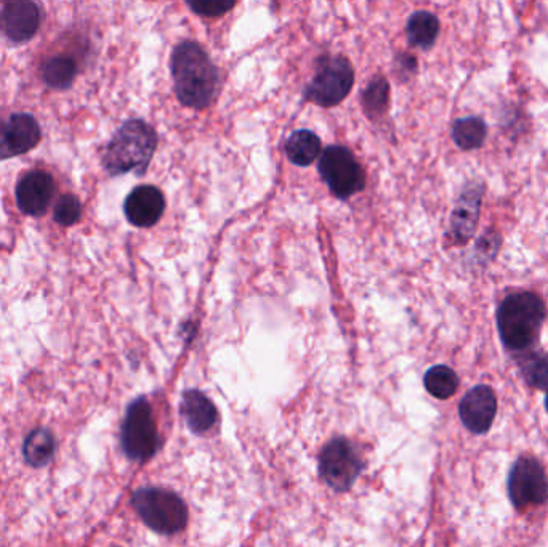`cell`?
<instances>
[{"label": "cell", "instance_id": "6da1fadb", "mask_svg": "<svg viewBox=\"0 0 548 547\" xmlns=\"http://www.w3.org/2000/svg\"><path fill=\"white\" fill-rule=\"evenodd\" d=\"M170 71L178 100L193 110H206L217 94L220 77L201 45L180 42L170 57Z\"/></svg>", "mask_w": 548, "mask_h": 547}, {"label": "cell", "instance_id": "7a4b0ae2", "mask_svg": "<svg viewBox=\"0 0 548 547\" xmlns=\"http://www.w3.org/2000/svg\"><path fill=\"white\" fill-rule=\"evenodd\" d=\"M547 317L544 300L534 292H515L497 310V329L505 347L515 352L531 349L539 341Z\"/></svg>", "mask_w": 548, "mask_h": 547}, {"label": "cell", "instance_id": "3957f363", "mask_svg": "<svg viewBox=\"0 0 548 547\" xmlns=\"http://www.w3.org/2000/svg\"><path fill=\"white\" fill-rule=\"evenodd\" d=\"M158 148V135L150 124L132 119L117 129L103 154V166L111 177L143 174Z\"/></svg>", "mask_w": 548, "mask_h": 547}, {"label": "cell", "instance_id": "277c9868", "mask_svg": "<svg viewBox=\"0 0 548 547\" xmlns=\"http://www.w3.org/2000/svg\"><path fill=\"white\" fill-rule=\"evenodd\" d=\"M132 504L143 522L162 535H172L186 527L188 511L185 503L172 491L140 488L133 493Z\"/></svg>", "mask_w": 548, "mask_h": 547}, {"label": "cell", "instance_id": "5b68a950", "mask_svg": "<svg viewBox=\"0 0 548 547\" xmlns=\"http://www.w3.org/2000/svg\"><path fill=\"white\" fill-rule=\"evenodd\" d=\"M355 84L350 61L340 55H324L316 61L315 76L305 89V100L324 108L339 105Z\"/></svg>", "mask_w": 548, "mask_h": 547}, {"label": "cell", "instance_id": "8992f818", "mask_svg": "<svg viewBox=\"0 0 548 547\" xmlns=\"http://www.w3.org/2000/svg\"><path fill=\"white\" fill-rule=\"evenodd\" d=\"M122 450L132 461H148L159 448L153 410L145 398H137L125 413L121 429Z\"/></svg>", "mask_w": 548, "mask_h": 547}, {"label": "cell", "instance_id": "52a82bcc", "mask_svg": "<svg viewBox=\"0 0 548 547\" xmlns=\"http://www.w3.org/2000/svg\"><path fill=\"white\" fill-rule=\"evenodd\" d=\"M319 174L339 199H348L364 190L366 175L355 154L345 146H329L319 159Z\"/></svg>", "mask_w": 548, "mask_h": 547}, {"label": "cell", "instance_id": "ba28073f", "mask_svg": "<svg viewBox=\"0 0 548 547\" xmlns=\"http://www.w3.org/2000/svg\"><path fill=\"white\" fill-rule=\"evenodd\" d=\"M508 495L513 506L520 511L547 501V475L537 459L523 456L513 464L508 474Z\"/></svg>", "mask_w": 548, "mask_h": 547}, {"label": "cell", "instance_id": "9c48e42d", "mask_svg": "<svg viewBox=\"0 0 548 547\" xmlns=\"http://www.w3.org/2000/svg\"><path fill=\"white\" fill-rule=\"evenodd\" d=\"M361 469L363 462L347 438H335L324 446L319 458V474L335 491L350 490Z\"/></svg>", "mask_w": 548, "mask_h": 547}, {"label": "cell", "instance_id": "30bf717a", "mask_svg": "<svg viewBox=\"0 0 548 547\" xmlns=\"http://www.w3.org/2000/svg\"><path fill=\"white\" fill-rule=\"evenodd\" d=\"M39 122L28 113H15L0 122V161L17 158L34 150L41 142Z\"/></svg>", "mask_w": 548, "mask_h": 547}, {"label": "cell", "instance_id": "8fae6325", "mask_svg": "<svg viewBox=\"0 0 548 547\" xmlns=\"http://www.w3.org/2000/svg\"><path fill=\"white\" fill-rule=\"evenodd\" d=\"M41 7L29 2H7L0 7V31L13 44H23L36 36L41 26Z\"/></svg>", "mask_w": 548, "mask_h": 547}, {"label": "cell", "instance_id": "7c38bea8", "mask_svg": "<svg viewBox=\"0 0 548 547\" xmlns=\"http://www.w3.org/2000/svg\"><path fill=\"white\" fill-rule=\"evenodd\" d=\"M497 397L489 385H476L459 405V416L473 434H486L496 418Z\"/></svg>", "mask_w": 548, "mask_h": 547}, {"label": "cell", "instance_id": "4fadbf2b", "mask_svg": "<svg viewBox=\"0 0 548 547\" xmlns=\"http://www.w3.org/2000/svg\"><path fill=\"white\" fill-rule=\"evenodd\" d=\"M15 193L23 214L41 217L52 203L55 182L49 172L31 171L21 177Z\"/></svg>", "mask_w": 548, "mask_h": 547}, {"label": "cell", "instance_id": "5bb4252c", "mask_svg": "<svg viewBox=\"0 0 548 547\" xmlns=\"http://www.w3.org/2000/svg\"><path fill=\"white\" fill-rule=\"evenodd\" d=\"M166 211V198L159 188L142 185L133 188L124 203V214L132 225L150 228L161 220Z\"/></svg>", "mask_w": 548, "mask_h": 547}, {"label": "cell", "instance_id": "9a60e30c", "mask_svg": "<svg viewBox=\"0 0 548 547\" xmlns=\"http://www.w3.org/2000/svg\"><path fill=\"white\" fill-rule=\"evenodd\" d=\"M481 201H483V185L472 183L462 193L452 214L451 231L456 243L465 244L470 241L478 225Z\"/></svg>", "mask_w": 548, "mask_h": 547}, {"label": "cell", "instance_id": "2e32d148", "mask_svg": "<svg viewBox=\"0 0 548 547\" xmlns=\"http://www.w3.org/2000/svg\"><path fill=\"white\" fill-rule=\"evenodd\" d=\"M182 414L188 427L196 434H206L218 418L214 403L199 390H188L183 395Z\"/></svg>", "mask_w": 548, "mask_h": 547}, {"label": "cell", "instance_id": "e0dca14e", "mask_svg": "<svg viewBox=\"0 0 548 547\" xmlns=\"http://www.w3.org/2000/svg\"><path fill=\"white\" fill-rule=\"evenodd\" d=\"M286 154L295 166H310L321 154V140L310 130H297L287 138Z\"/></svg>", "mask_w": 548, "mask_h": 547}, {"label": "cell", "instance_id": "ac0fdd59", "mask_svg": "<svg viewBox=\"0 0 548 547\" xmlns=\"http://www.w3.org/2000/svg\"><path fill=\"white\" fill-rule=\"evenodd\" d=\"M406 33L412 47L432 49L440 34V21L433 13L416 12L407 21Z\"/></svg>", "mask_w": 548, "mask_h": 547}, {"label": "cell", "instance_id": "d6986e66", "mask_svg": "<svg viewBox=\"0 0 548 547\" xmlns=\"http://www.w3.org/2000/svg\"><path fill=\"white\" fill-rule=\"evenodd\" d=\"M55 454V437L45 427L34 429L23 443V456L29 466L41 469L52 461Z\"/></svg>", "mask_w": 548, "mask_h": 547}, {"label": "cell", "instance_id": "ffe728a7", "mask_svg": "<svg viewBox=\"0 0 548 547\" xmlns=\"http://www.w3.org/2000/svg\"><path fill=\"white\" fill-rule=\"evenodd\" d=\"M516 363L524 381L528 382L532 389L548 392V355L536 350H524L516 355Z\"/></svg>", "mask_w": 548, "mask_h": 547}, {"label": "cell", "instance_id": "44dd1931", "mask_svg": "<svg viewBox=\"0 0 548 547\" xmlns=\"http://www.w3.org/2000/svg\"><path fill=\"white\" fill-rule=\"evenodd\" d=\"M488 135L486 124L480 118L457 119L452 126V138L464 151L478 150Z\"/></svg>", "mask_w": 548, "mask_h": 547}, {"label": "cell", "instance_id": "7402d4cb", "mask_svg": "<svg viewBox=\"0 0 548 547\" xmlns=\"http://www.w3.org/2000/svg\"><path fill=\"white\" fill-rule=\"evenodd\" d=\"M77 66L73 58L53 57L42 68V79L52 89L65 90L73 86Z\"/></svg>", "mask_w": 548, "mask_h": 547}, {"label": "cell", "instance_id": "603a6c76", "mask_svg": "<svg viewBox=\"0 0 548 547\" xmlns=\"http://www.w3.org/2000/svg\"><path fill=\"white\" fill-rule=\"evenodd\" d=\"M425 389L428 394L440 400H448L459 389V376L449 366H433L425 374Z\"/></svg>", "mask_w": 548, "mask_h": 547}, {"label": "cell", "instance_id": "cb8c5ba5", "mask_svg": "<svg viewBox=\"0 0 548 547\" xmlns=\"http://www.w3.org/2000/svg\"><path fill=\"white\" fill-rule=\"evenodd\" d=\"M388 82L383 76H375L363 95V108L369 118L380 116L388 108Z\"/></svg>", "mask_w": 548, "mask_h": 547}, {"label": "cell", "instance_id": "d4e9b609", "mask_svg": "<svg viewBox=\"0 0 548 547\" xmlns=\"http://www.w3.org/2000/svg\"><path fill=\"white\" fill-rule=\"evenodd\" d=\"M81 201L74 195H63L58 199L53 209V219L61 227H71L81 220Z\"/></svg>", "mask_w": 548, "mask_h": 547}, {"label": "cell", "instance_id": "484cf974", "mask_svg": "<svg viewBox=\"0 0 548 547\" xmlns=\"http://www.w3.org/2000/svg\"><path fill=\"white\" fill-rule=\"evenodd\" d=\"M193 12L202 15V17H220L225 15L228 10L233 9L234 2H218V0H212V2H188Z\"/></svg>", "mask_w": 548, "mask_h": 547}, {"label": "cell", "instance_id": "4316f807", "mask_svg": "<svg viewBox=\"0 0 548 547\" xmlns=\"http://www.w3.org/2000/svg\"><path fill=\"white\" fill-rule=\"evenodd\" d=\"M545 405H547V411H548V392H547V398H545Z\"/></svg>", "mask_w": 548, "mask_h": 547}]
</instances>
